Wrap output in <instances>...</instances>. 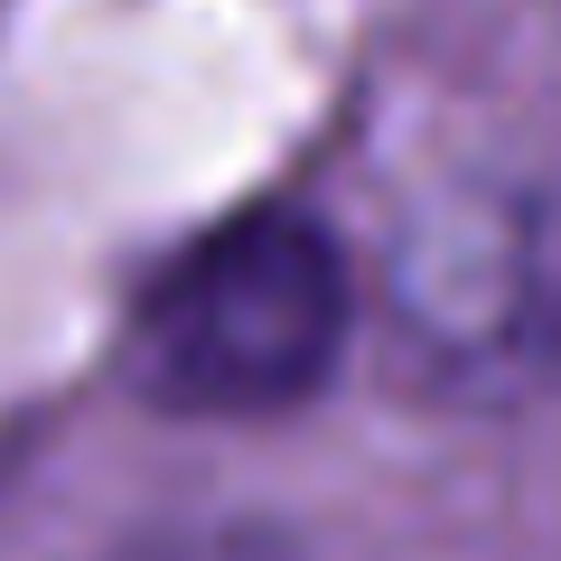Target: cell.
<instances>
[{"mask_svg": "<svg viewBox=\"0 0 561 561\" xmlns=\"http://www.w3.org/2000/svg\"><path fill=\"white\" fill-rule=\"evenodd\" d=\"M346 272L309 216L206 234L140 309V383L179 412H280L337 365Z\"/></svg>", "mask_w": 561, "mask_h": 561, "instance_id": "6da1fadb", "label": "cell"}]
</instances>
